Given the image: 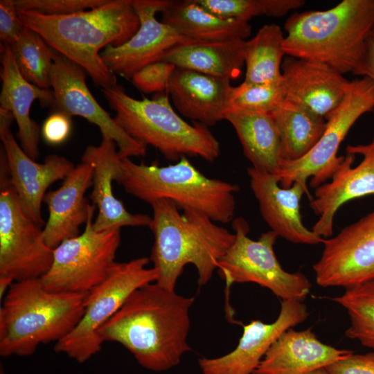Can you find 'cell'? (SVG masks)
I'll use <instances>...</instances> for the list:
<instances>
[{
    "mask_svg": "<svg viewBox=\"0 0 374 374\" xmlns=\"http://www.w3.org/2000/svg\"><path fill=\"white\" fill-rule=\"evenodd\" d=\"M194 299L151 283L135 290L98 330L100 339L117 342L143 368L155 372L177 366L190 350V308Z\"/></svg>",
    "mask_w": 374,
    "mask_h": 374,
    "instance_id": "cell-1",
    "label": "cell"
},
{
    "mask_svg": "<svg viewBox=\"0 0 374 374\" xmlns=\"http://www.w3.org/2000/svg\"><path fill=\"white\" fill-rule=\"evenodd\" d=\"M17 12L26 27L82 68L96 86L118 85L116 74L107 68L100 53L108 46L124 44L138 30L140 21L132 0H108L90 10L60 16Z\"/></svg>",
    "mask_w": 374,
    "mask_h": 374,
    "instance_id": "cell-2",
    "label": "cell"
},
{
    "mask_svg": "<svg viewBox=\"0 0 374 374\" xmlns=\"http://www.w3.org/2000/svg\"><path fill=\"white\" fill-rule=\"evenodd\" d=\"M151 206L153 215L148 227L154 240L150 260L157 274L155 283L175 290L184 267L191 264L197 269L199 285H206L233 243L235 233L199 211L181 213L168 199H159Z\"/></svg>",
    "mask_w": 374,
    "mask_h": 374,
    "instance_id": "cell-3",
    "label": "cell"
},
{
    "mask_svg": "<svg viewBox=\"0 0 374 374\" xmlns=\"http://www.w3.org/2000/svg\"><path fill=\"white\" fill-rule=\"evenodd\" d=\"M87 293L47 290L40 278L14 282L0 308V355L28 356L78 323Z\"/></svg>",
    "mask_w": 374,
    "mask_h": 374,
    "instance_id": "cell-4",
    "label": "cell"
},
{
    "mask_svg": "<svg viewBox=\"0 0 374 374\" xmlns=\"http://www.w3.org/2000/svg\"><path fill=\"white\" fill-rule=\"evenodd\" d=\"M374 27V0H343L321 11L295 12L285 24V55L353 73Z\"/></svg>",
    "mask_w": 374,
    "mask_h": 374,
    "instance_id": "cell-5",
    "label": "cell"
},
{
    "mask_svg": "<svg viewBox=\"0 0 374 374\" xmlns=\"http://www.w3.org/2000/svg\"><path fill=\"white\" fill-rule=\"evenodd\" d=\"M115 181L127 193L150 205L168 199L181 211H197L220 223L232 221L235 194L239 190L237 184L206 177L186 157L166 166L122 159Z\"/></svg>",
    "mask_w": 374,
    "mask_h": 374,
    "instance_id": "cell-6",
    "label": "cell"
},
{
    "mask_svg": "<svg viewBox=\"0 0 374 374\" xmlns=\"http://www.w3.org/2000/svg\"><path fill=\"white\" fill-rule=\"evenodd\" d=\"M102 92L116 113V122L130 136L154 147L166 159L195 157L213 162L218 158L220 143L208 127L182 119L173 109L168 93H156L151 100H137L121 85L102 89Z\"/></svg>",
    "mask_w": 374,
    "mask_h": 374,
    "instance_id": "cell-7",
    "label": "cell"
},
{
    "mask_svg": "<svg viewBox=\"0 0 374 374\" xmlns=\"http://www.w3.org/2000/svg\"><path fill=\"white\" fill-rule=\"evenodd\" d=\"M150 258L141 257L116 262L109 276L89 292L81 319L73 330L57 341L54 350L78 363L98 353L103 342L98 330L137 289L157 280L155 269L148 268Z\"/></svg>",
    "mask_w": 374,
    "mask_h": 374,
    "instance_id": "cell-8",
    "label": "cell"
},
{
    "mask_svg": "<svg viewBox=\"0 0 374 374\" xmlns=\"http://www.w3.org/2000/svg\"><path fill=\"white\" fill-rule=\"evenodd\" d=\"M232 225L235 240L217 269L226 287L233 283H253L282 300L303 301L310 292L311 283L302 273H290L282 268L274 251L278 235L270 230L253 240L247 235L249 227L244 218L235 219Z\"/></svg>",
    "mask_w": 374,
    "mask_h": 374,
    "instance_id": "cell-9",
    "label": "cell"
},
{
    "mask_svg": "<svg viewBox=\"0 0 374 374\" xmlns=\"http://www.w3.org/2000/svg\"><path fill=\"white\" fill-rule=\"evenodd\" d=\"M95 208L92 204L81 234L64 240L53 249L51 267L40 278L47 290L88 293L106 279L116 265L121 229L95 231Z\"/></svg>",
    "mask_w": 374,
    "mask_h": 374,
    "instance_id": "cell-10",
    "label": "cell"
},
{
    "mask_svg": "<svg viewBox=\"0 0 374 374\" xmlns=\"http://www.w3.org/2000/svg\"><path fill=\"white\" fill-rule=\"evenodd\" d=\"M374 110V82L366 77L352 80L341 105L326 119V129L314 148L295 161L283 160L276 175L283 188L297 182L317 188L330 179L344 157H338L341 143L358 118Z\"/></svg>",
    "mask_w": 374,
    "mask_h": 374,
    "instance_id": "cell-11",
    "label": "cell"
},
{
    "mask_svg": "<svg viewBox=\"0 0 374 374\" xmlns=\"http://www.w3.org/2000/svg\"><path fill=\"white\" fill-rule=\"evenodd\" d=\"M0 181V276L15 282L40 278L51 267L53 249L41 226L22 211L10 177Z\"/></svg>",
    "mask_w": 374,
    "mask_h": 374,
    "instance_id": "cell-12",
    "label": "cell"
},
{
    "mask_svg": "<svg viewBox=\"0 0 374 374\" xmlns=\"http://www.w3.org/2000/svg\"><path fill=\"white\" fill-rule=\"evenodd\" d=\"M323 244L313 265L319 285L348 289L374 280V209Z\"/></svg>",
    "mask_w": 374,
    "mask_h": 374,
    "instance_id": "cell-13",
    "label": "cell"
},
{
    "mask_svg": "<svg viewBox=\"0 0 374 374\" xmlns=\"http://www.w3.org/2000/svg\"><path fill=\"white\" fill-rule=\"evenodd\" d=\"M53 107L69 116H81L97 125L102 136L114 141L121 159L143 157L146 145L130 136L99 105L86 83L85 71L55 52L51 73Z\"/></svg>",
    "mask_w": 374,
    "mask_h": 374,
    "instance_id": "cell-14",
    "label": "cell"
},
{
    "mask_svg": "<svg viewBox=\"0 0 374 374\" xmlns=\"http://www.w3.org/2000/svg\"><path fill=\"white\" fill-rule=\"evenodd\" d=\"M13 120L10 112L0 108V138L6 157L10 184L25 215L42 226L44 224L42 203L47 188L54 182L64 179L75 166L57 154L48 155L42 163L31 159L11 132Z\"/></svg>",
    "mask_w": 374,
    "mask_h": 374,
    "instance_id": "cell-15",
    "label": "cell"
},
{
    "mask_svg": "<svg viewBox=\"0 0 374 374\" xmlns=\"http://www.w3.org/2000/svg\"><path fill=\"white\" fill-rule=\"evenodd\" d=\"M169 3V0H132L140 21L138 30L124 44L108 46L100 53L112 73L131 78L143 67L160 61L173 46L193 41L157 19L156 14Z\"/></svg>",
    "mask_w": 374,
    "mask_h": 374,
    "instance_id": "cell-16",
    "label": "cell"
},
{
    "mask_svg": "<svg viewBox=\"0 0 374 374\" xmlns=\"http://www.w3.org/2000/svg\"><path fill=\"white\" fill-rule=\"evenodd\" d=\"M346 156L327 181L314 190L310 206L319 220L312 231L326 239L333 233V221L347 202L374 195V136L368 144L346 147Z\"/></svg>",
    "mask_w": 374,
    "mask_h": 374,
    "instance_id": "cell-17",
    "label": "cell"
},
{
    "mask_svg": "<svg viewBox=\"0 0 374 374\" xmlns=\"http://www.w3.org/2000/svg\"><path fill=\"white\" fill-rule=\"evenodd\" d=\"M309 316L303 301L283 300L277 319L271 323L252 320L243 326L236 348L224 355L200 358L203 374H253L278 338L286 330L304 321Z\"/></svg>",
    "mask_w": 374,
    "mask_h": 374,
    "instance_id": "cell-18",
    "label": "cell"
},
{
    "mask_svg": "<svg viewBox=\"0 0 374 374\" xmlns=\"http://www.w3.org/2000/svg\"><path fill=\"white\" fill-rule=\"evenodd\" d=\"M281 71L285 99L325 119L341 105L351 82L324 63L288 55Z\"/></svg>",
    "mask_w": 374,
    "mask_h": 374,
    "instance_id": "cell-19",
    "label": "cell"
},
{
    "mask_svg": "<svg viewBox=\"0 0 374 374\" xmlns=\"http://www.w3.org/2000/svg\"><path fill=\"white\" fill-rule=\"evenodd\" d=\"M250 186L257 199L261 215L278 236L296 244H317L324 239L303 224L300 212L301 199L308 190L295 182L283 188L272 174L251 167L247 168Z\"/></svg>",
    "mask_w": 374,
    "mask_h": 374,
    "instance_id": "cell-20",
    "label": "cell"
},
{
    "mask_svg": "<svg viewBox=\"0 0 374 374\" xmlns=\"http://www.w3.org/2000/svg\"><path fill=\"white\" fill-rule=\"evenodd\" d=\"M116 143L102 136L99 145H88L81 161L93 167V189L90 198L98 212L93 221L96 231L122 226H149L152 217L145 214H134L127 211L123 203L114 195L112 181L120 171L121 160Z\"/></svg>",
    "mask_w": 374,
    "mask_h": 374,
    "instance_id": "cell-21",
    "label": "cell"
},
{
    "mask_svg": "<svg viewBox=\"0 0 374 374\" xmlns=\"http://www.w3.org/2000/svg\"><path fill=\"white\" fill-rule=\"evenodd\" d=\"M93 167L82 161L64 179L61 186L46 193L44 201L49 216L42 230L45 243L54 249L66 239L78 236L92 204L84 197L93 185Z\"/></svg>",
    "mask_w": 374,
    "mask_h": 374,
    "instance_id": "cell-22",
    "label": "cell"
},
{
    "mask_svg": "<svg viewBox=\"0 0 374 374\" xmlns=\"http://www.w3.org/2000/svg\"><path fill=\"white\" fill-rule=\"evenodd\" d=\"M231 80L176 67L167 93L184 117L207 127L225 120Z\"/></svg>",
    "mask_w": 374,
    "mask_h": 374,
    "instance_id": "cell-23",
    "label": "cell"
},
{
    "mask_svg": "<svg viewBox=\"0 0 374 374\" xmlns=\"http://www.w3.org/2000/svg\"><path fill=\"white\" fill-rule=\"evenodd\" d=\"M0 108L10 112L18 127L17 137L24 151L35 160L39 156V128L30 116L32 104L38 100L42 107H52L53 93L27 81L21 74L10 45L1 42Z\"/></svg>",
    "mask_w": 374,
    "mask_h": 374,
    "instance_id": "cell-24",
    "label": "cell"
},
{
    "mask_svg": "<svg viewBox=\"0 0 374 374\" xmlns=\"http://www.w3.org/2000/svg\"><path fill=\"white\" fill-rule=\"evenodd\" d=\"M352 353L323 343L312 328H290L271 346L253 374H308Z\"/></svg>",
    "mask_w": 374,
    "mask_h": 374,
    "instance_id": "cell-25",
    "label": "cell"
},
{
    "mask_svg": "<svg viewBox=\"0 0 374 374\" xmlns=\"http://www.w3.org/2000/svg\"><path fill=\"white\" fill-rule=\"evenodd\" d=\"M246 40L190 41L169 49L160 61L210 76L233 80L244 65Z\"/></svg>",
    "mask_w": 374,
    "mask_h": 374,
    "instance_id": "cell-26",
    "label": "cell"
},
{
    "mask_svg": "<svg viewBox=\"0 0 374 374\" xmlns=\"http://www.w3.org/2000/svg\"><path fill=\"white\" fill-rule=\"evenodd\" d=\"M161 13V22L195 41L245 40L251 33L249 21L221 18L195 0L170 1Z\"/></svg>",
    "mask_w": 374,
    "mask_h": 374,
    "instance_id": "cell-27",
    "label": "cell"
},
{
    "mask_svg": "<svg viewBox=\"0 0 374 374\" xmlns=\"http://www.w3.org/2000/svg\"><path fill=\"white\" fill-rule=\"evenodd\" d=\"M225 120L233 127L252 167L276 175L283 161L277 127L270 114L235 112Z\"/></svg>",
    "mask_w": 374,
    "mask_h": 374,
    "instance_id": "cell-28",
    "label": "cell"
},
{
    "mask_svg": "<svg viewBox=\"0 0 374 374\" xmlns=\"http://www.w3.org/2000/svg\"><path fill=\"white\" fill-rule=\"evenodd\" d=\"M270 114L279 133L285 161L298 160L307 154L326 129L324 118L286 99Z\"/></svg>",
    "mask_w": 374,
    "mask_h": 374,
    "instance_id": "cell-29",
    "label": "cell"
},
{
    "mask_svg": "<svg viewBox=\"0 0 374 374\" xmlns=\"http://www.w3.org/2000/svg\"><path fill=\"white\" fill-rule=\"evenodd\" d=\"M284 39L281 28L271 24L264 25L253 38L245 41L243 82L281 85Z\"/></svg>",
    "mask_w": 374,
    "mask_h": 374,
    "instance_id": "cell-30",
    "label": "cell"
},
{
    "mask_svg": "<svg viewBox=\"0 0 374 374\" xmlns=\"http://www.w3.org/2000/svg\"><path fill=\"white\" fill-rule=\"evenodd\" d=\"M10 48L22 76L39 88L49 89L55 52L37 33L26 26Z\"/></svg>",
    "mask_w": 374,
    "mask_h": 374,
    "instance_id": "cell-31",
    "label": "cell"
},
{
    "mask_svg": "<svg viewBox=\"0 0 374 374\" xmlns=\"http://www.w3.org/2000/svg\"><path fill=\"white\" fill-rule=\"evenodd\" d=\"M332 300L348 314L350 324L346 336L374 350V280L346 289Z\"/></svg>",
    "mask_w": 374,
    "mask_h": 374,
    "instance_id": "cell-32",
    "label": "cell"
},
{
    "mask_svg": "<svg viewBox=\"0 0 374 374\" xmlns=\"http://www.w3.org/2000/svg\"><path fill=\"white\" fill-rule=\"evenodd\" d=\"M206 10L226 19L249 21L257 16L280 17L302 7L303 0H195Z\"/></svg>",
    "mask_w": 374,
    "mask_h": 374,
    "instance_id": "cell-33",
    "label": "cell"
},
{
    "mask_svg": "<svg viewBox=\"0 0 374 374\" xmlns=\"http://www.w3.org/2000/svg\"><path fill=\"white\" fill-rule=\"evenodd\" d=\"M284 99L281 85L243 82L231 87L228 114L235 112L270 114Z\"/></svg>",
    "mask_w": 374,
    "mask_h": 374,
    "instance_id": "cell-34",
    "label": "cell"
},
{
    "mask_svg": "<svg viewBox=\"0 0 374 374\" xmlns=\"http://www.w3.org/2000/svg\"><path fill=\"white\" fill-rule=\"evenodd\" d=\"M108 0H14L17 11H33L44 15L60 16L93 9Z\"/></svg>",
    "mask_w": 374,
    "mask_h": 374,
    "instance_id": "cell-35",
    "label": "cell"
},
{
    "mask_svg": "<svg viewBox=\"0 0 374 374\" xmlns=\"http://www.w3.org/2000/svg\"><path fill=\"white\" fill-rule=\"evenodd\" d=\"M175 68L171 63L159 61L136 71L131 80L134 86L144 93H167Z\"/></svg>",
    "mask_w": 374,
    "mask_h": 374,
    "instance_id": "cell-36",
    "label": "cell"
},
{
    "mask_svg": "<svg viewBox=\"0 0 374 374\" xmlns=\"http://www.w3.org/2000/svg\"><path fill=\"white\" fill-rule=\"evenodd\" d=\"M25 26L19 17L14 0L0 1V38L11 45L17 40Z\"/></svg>",
    "mask_w": 374,
    "mask_h": 374,
    "instance_id": "cell-37",
    "label": "cell"
},
{
    "mask_svg": "<svg viewBox=\"0 0 374 374\" xmlns=\"http://www.w3.org/2000/svg\"><path fill=\"white\" fill-rule=\"evenodd\" d=\"M326 369L330 374H374V353H352Z\"/></svg>",
    "mask_w": 374,
    "mask_h": 374,
    "instance_id": "cell-38",
    "label": "cell"
},
{
    "mask_svg": "<svg viewBox=\"0 0 374 374\" xmlns=\"http://www.w3.org/2000/svg\"><path fill=\"white\" fill-rule=\"evenodd\" d=\"M71 130V116L63 112H56L46 119L41 133L43 139L48 144L59 145L66 140Z\"/></svg>",
    "mask_w": 374,
    "mask_h": 374,
    "instance_id": "cell-39",
    "label": "cell"
},
{
    "mask_svg": "<svg viewBox=\"0 0 374 374\" xmlns=\"http://www.w3.org/2000/svg\"><path fill=\"white\" fill-rule=\"evenodd\" d=\"M352 73L374 82V27L368 35L364 52Z\"/></svg>",
    "mask_w": 374,
    "mask_h": 374,
    "instance_id": "cell-40",
    "label": "cell"
},
{
    "mask_svg": "<svg viewBox=\"0 0 374 374\" xmlns=\"http://www.w3.org/2000/svg\"><path fill=\"white\" fill-rule=\"evenodd\" d=\"M308 374H330V373L328 372L326 368H319L315 371H313Z\"/></svg>",
    "mask_w": 374,
    "mask_h": 374,
    "instance_id": "cell-41",
    "label": "cell"
}]
</instances>
